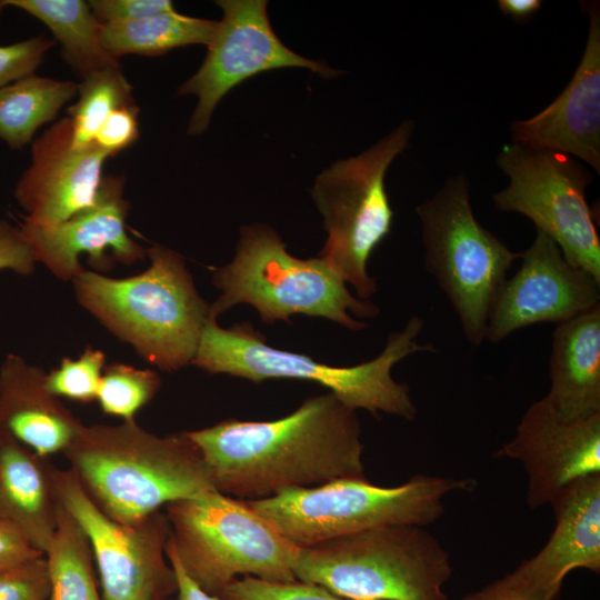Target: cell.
I'll return each instance as SVG.
<instances>
[{
	"label": "cell",
	"mask_w": 600,
	"mask_h": 600,
	"mask_svg": "<svg viewBox=\"0 0 600 600\" xmlns=\"http://www.w3.org/2000/svg\"><path fill=\"white\" fill-rule=\"evenodd\" d=\"M357 410L332 392L272 421L228 419L187 431L216 489L241 500L347 478H367Z\"/></svg>",
	"instance_id": "1"
},
{
	"label": "cell",
	"mask_w": 600,
	"mask_h": 600,
	"mask_svg": "<svg viewBox=\"0 0 600 600\" xmlns=\"http://www.w3.org/2000/svg\"><path fill=\"white\" fill-rule=\"evenodd\" d=\"M62 454L91 501L119 523L139 522L170 502L217 490L187 431L158 436L136 420L83 424Z\"/></svg>",
	"instance_id": "2"
},
{
	"label": "cell",
	"mask_w": 600,
	"mask_h": 600,
	"mask_svg": "<svg viewBox=\"0 0 600 600\" xmlns=\"http://www.w3.org/2000/svg\"><path fill=\"white\" fill-rule=\"evenodd\" d=\"M149 267L111 278L83 270L71 282L78 303L150 364L178 371L196 357L210 306L199 296L183 257L153 244Z\"/></svg>",
	"instance_id": "3"
},
{
	"label": "cell",
	"mask_w": 600,
	"mask_h": 600,
	"mask_svg": "<svg viewBox=\"0 0 600 600\" xmlns=\"http://www.w3.org/2000/svg\"><path fill=\"white\" fill-rule=\"evenodd\" d=\"M420 317H411L404 328L391 332L384 349L372 360L351 367H334L312 358L271 347L250 322L221 328L209 316L192 364L209 373H226L252 382L291 379L319 383L353 410L363 409L407 420L417 417L410 389L397 382L391 370L416 352H434L431 343L417 341L423 329Z\"/></svg>",
	"instance_id": "4"
},
{
	"label": "cell",
	"mask_w": 600,
	"mask_h": 600,
	"mask_svg": "<svg viewBox=\"0 0 600 600\" xmlns=\"http://www.w3.org/2000/svg\"><path fill=\"white\" fill-rule=\"evenodd\" d=\"M212 283L222 291L210 304L209 316L248 303L264 323H291L293 314L324 318L350 330L367 323L352 318H374L380 309L353 297L343 279L321 258L290 254L277 231L254 223L240 229L233 260L213 270Z\"/></svg>",
	"instance_id": "5"
},
{
	"label": "cell",
	"mask_w": 600,
	"mask_h": 600,
	"mask_svg": "<svg viewBox=\"0 0 600 600\" xmlns=\"http://www.w3.org/2000/svg\"><path fill=\"white\" fill-rule=\"evenodd\" d=\"M293 572L349 600H449L453 567L424 527L398 524L298 547Z\"/></svg>",
	"instance_id": "6"
},
{
	"label": "cell",
	"mask_w": 600,
	"mask_h": 600,
	"mask_svg": "<svg viewBox=\"0 0 600 600\" xmlns=\"http://www.w3.org/2000/svg\"><path fill=\"white\" fill-rule=\"evenodd\" d=\"M472 480L414 474L394 487L367 478H347L246 500L296 547L387 526L427 527L446 511L452 492L472 489Z\"/></svg>",
	"instance_id": "7"
},
{
	"label": "cell",
	"mask_w": 600,
	"mask_h": 600,
	"mask_svg": "<svg viewBox=\"0 0 600 600\" xmlns=\"http://www.w3.org/2000/svg\"><path fill=\"white\" fill-rule=\"evenodd\" d=\"M184 573L218 597L239 577L292 582L298 547L246 500L211 490L164 507Z\"/></svg>",
	"instance_id": "8"
},
{
	"label": "cell",
	"mask_w": 600,
	"mask_h": 600,
	"mask_svg": "<svg viewBox=\"0 0 600 600\" xmlns=\"http://www.w3.org/2000/svg\"><path fill=\"white\" fill-rule=\"evenodd\" d=\"M422 226L426 270L456 311L468 341L486 339L488 317L520 252L476 219L463 173L450 178L416 209Z\"/></svg>",
	"instance_id": "9"
},
{
	"label": "cell",
	"mask_w": 600,
	"mask_h": 600,
	"mask_svg": "<svg viewBox=\"0 0 600 600\" xmlns=\"http://www.w3.org/2000/svg\"><path fill=\"white\" fill-rule=\"evenodd\" d=\"M412 132L413 122L404 121L362 153L332 163L317 177L311 191L328 233L319 257L354 288L361 300L377 291L367 263L390 233L393 220L384 177L408 147Z\"/></svg>",
	"instance_id": "10"
},
{
	"label": "cell",
	"mask_w": 600,
	"mask_h": 600,
	"mask_svg": "<svg viewBox=\"0 0 600 600\" xmlns=\"http://www.w3.org/2000/svg\"><path fill=\"white\" fill-rule=\"evenodd\" d=\"M497 164L509 186L492 196L496 208L529 218L567 261L600 281V240L586 199L591 176L566 153L504 144Z\"/></svg>",
	"instance_id": "11"
},
{
	"label": "cell",
	"mask_w": 600,
	"mask_h": 600,
	"mask_svg": "<svg viewBox=\"0 0 600 600\" xmlns=\"http://www.w3.org/2000/svg\"><path fill=\"white\" fill-rule=\"evenodd\" d=\"M58 501L86 533L103 600H170L178 581L167 553L171 528L164 511L124 524L91 501L70 469L53 470Z\"/></svg>",
	"instance_id": "12"
},
{
	"label": "cell",
	"mask_w": 600,
	"mask_h": 600,
	"mask_svg": "<svg viewBox=\"0 0 600 600\" xmlns=\"http://www.w3.org/2000/svg\"><path fill=\"white\" fill-rule=\"evenodd\" d=\"M264 0H220L223 17L199 70L180 86L179 94H194L198 104L189 134H201L214 108L233 87L260 72L280 68H306L323 78L337 77L320 61L307 59L286 47L270 26Z\"/></svg>",
	"instance_id": "13"
},
{
	"label": "cell",
	"mask_w": 600,
	"mask_h": 600,
	"mask_svg": "<svg viewBox=\"0 0 600 600\" xmlns=\"http://www.w3.org/2000/svg\"><path fill=\"white\" fill-rule=\"evenodd\" d=\"M518 271L506 279L491 307L486 339L497 343L540 322H564L600 306V281L570 264L559 246L537 231L521 253Z\"/></svg>",
	"instance_id": "14"
},
{
	"label": "cell",
	"mask_w": 600,
	"mask_h": 600,
	"mask_svg": "<svg viewBox=\"0 0 600 600\" xmlns=\"http://www.w3.org/2000/svg\"><path fill=\"white\" fill-rule=\"evenodd\" d=\"M492 456L521 463L529 508L544 507L568 484L600 473V414L566 421L543 397L526 410L513 438Z\"/></svg>",
	"instance_id": "15"
},
{
	"label": "cell",
	"mask_w": 600,
	"mask_h": 600,
	"mask_svg": "<svg viewBox=\"0 0 600 600\" xmlns=\"http://www.w3.org/2000/svg\"><path fill=\"white\" fill-rule=\"evenodd\" d=\"M124 180L104 176L94 204L53 226L23 221L19 228L37 262L57 278L71 282L84 270L80 256L98 271L119 262L131 266L147 257L146 249L127 232L129 202L123 198Z\"/></svg>",
	"instance_id": "16"
},
{
	"label": "cell",
	"mask_w": 600,
	"mask_h": 600,
	"mask_svg": "<svg viewBox=\"0 0 600 600\" xmlns=\"http://www.w3.org/2000/svg\"><path fill=\"white\" fill-rule=\"evenodd\" d=\"M107 158L93 143L73 147L70 118L54 122L32 141L31 163L14 189L23 221L53 226L94 204Z\"/></svg>",
	"instance_id": "17"
},
{
	"label": "cell",
	"mask_w": 600,
	"mask_h": 600,
	"mask_svg": "<svg viewBox=\"0 0 600 600\" xmlns=\"http://www.w3.org/2000/svg\"><path fill=\"white\" fill-rule=\"evenodd\" d=\"M549 506L556 522L549 539L504 576L532 600H557L572 570L600 572V473L568 484Z\"/></svg>",
	"instance_id": "18"
},
{
	"label": "cell",
	"mask_w": 600,
	"mask_h": 600,
	"mask_svg": "<svg viewBox=\"0 0 600 600\" xmlns=\"http://www.w3.org/2000/svg\"><path fill=\"white\" fill-rule=\"evenodd\" d=\"M582 59L568 86L546 109L510 126L514 143L574 156L600 172V12L589 6Z\"/></svg>",
	"instance_id": "19"
},
{
	"label": "cell",
	"mask_w": 600,
	"mask_h": 600,
	"mask_svg": "<svg viewBox=\"0 0 600 600\" xmlns=\"http://www.w3.org/2000/svg\"><path fill=\"white\" fill-rule=\"evenodd\" d=\"M47 372L9 353L0 366V431L49 458L63 453L83 423L52 394Z\"/></svg>",
	"instance_id": "20"
},
{
	"label": "cell",
	"mask_w": 600,
	"mask_h": 600,
	"mask_svg": "<svg viewBox=\"0 0 600 600\" xmlns=\"http://www.w3.org/2000/svg\"><path fill=\"white\" fill-rule=\"evenodd\" d=\"M549 374L544 398L561 419L600 414V306L557 324Z\"/></svg>",
	"instance_id": "21"
},
{
	"label": "cell",
	"mask_w": 600,
	"mask_h": 600,
	"mask_svg": "<svg viewBox=\"0 0 600 600\" xmlns=\"http://www.w3.org/2000/svg\"><path fill=\"white\" fill-rule=\"evenodd\" d=\"M54 466L0 431V519L22 530L43 554L57 528Z\"/></svg>",
	"instance_id": "22"
},
{
	"label": "cell",
	"mask_w": 600,
	"mask_h": 600,
	"mask_svg": "<svg viewBox=\"0 0 600 600\" xmlns=\"http://www.w3.org/2000/svg\"><path fill=\"white\" fill-rule=\"evenodd\" d=\"M13 7L33 16L53 33L61 44L63 60L83 79L121 68L119 59L102 46V23L82 0H3L0 11Z\"/></svg>",
	"instance_id": "23"
},
{
	"label": "cell",
	"mask_w": 600,
	"mask_h": 600,
	"mask_svg": "<svg viewBox=\"0 0 600 600\" xmlns=\"http://www.w3.org/2000/svg\"><path fill=\"white\" fill-rule=\"evenodd\" d=\"M78 94V83L31 73L0 88V140L24 148Z\"/></svg>",
	"instance_id": "24"
},
{
	"label": "cell",
	"mask_w": 600,
	"mask_h": 600,
	"mask_svg": "<svg viewBox=\"0 0 600 600\" xmlns=\"http://www.w3.org/2000/svg\"><path fill=\"white\" fill-rule=\"evenodd\" d=\"M217 27L218 21L173 10L134 21L102 24L101 42L117 59L129 53L153 57L183 46H208Z\"/></svg>",
	"instance_id": "25"
},
{
	"label": "cell",
	"mask_w": 600,
	"mask_h": 600,
	"mask_svg": "<svg viewBox=\"0 0 600 600\" xmlns=\"http://www.w3.org/2000/svg\"><path fill=\"white\" fill-rule=\"evenodd\" d=\"M44 557L50 583L48 600H103L89 540L60 502L57 528Z\"/></svg>",
	"instance_id": "26"
},
{
	"label": "cell",
	"mask_w": 600,
	"mask_h": 600,
	"mask_svg": "<svg viewBox=\"0 0 600 600\" xmlns=\"http://www.w3.org/2000/svg\"><path fill=\"white\" fill-rule=\"evenodd\" d=\"M78 100L68 109L72 144L84 149L93 143L99 128L117 108L134 102L132 87L121 68L93 73L78 83Z\"/></svg>",
	"instance_id": "27"
},
{
	"label": "cell",
	"mask_w": 600,
	"mask_h": 600,
	"mask_svg": "<svg viewBox=\"0 0 600 600\" xmlns=\"http://www.w3.org/2000/svg\"><path fill=\"white\" fill-rule=\"evenodd\" d=\"M160 387L161 379L151 369L112 363L103 370L96 401L103 413L130 421L156 397Z\"/></svg>",
	"instance_id": "28"
},
{
	"label": "cell",
	"mask_w": 600,
	"mask_h": 600,
	"mask_svg": "<svg viewBox=\"0 0 600 600\" xmlns=\"http://www.w3.org/2000/svg\"><path fill=\"white\" fill-rule=\"evenodd\" d=\"M106 354L99 349L87 347L77 358L66 357L59 367L47 372L48 390L58 398L88 403L97 400Z\"/></svg>",
	"instance_id": "29"
},
{
	"label": "cell",
	"mask_w": 600,
	"mask_h": 600,
	"mask_svg": "<svg viewBox=\"0 0 600 600\" xmlns=\"http://www.w3.org/2000/svg\"><path fill=\"white\" fill-rule=\"evenodd\" d=\"M218 600H349L316 584L299 580L269 582L242 577L231 582Z\"/></svg>",
	"instance_id": "30"
},
{
	"label": "cell",
	"mask_w": 600,
	"mask_h": 600,
	"mask_svg": "<svg viewBox=\"0 0 600 600\" xmlns=\"http://www.w3.org/2000/svg\"><path fill=\"white\" fill-rule=\"evenodd\" d=\"M50 591L44 556L0 570V600H48Z\"/></svg>",
	"instance_id": "31"
},
{
	"label": "cell",
	"mask_w": 600,
	"mask_h": 600,
	"mask_svg": "<svg viewBox=\"0 0 600 600\" xmlns=\"http://www.w3.org/2000/svg\"><path fill=\"white\" fill-rule=\"evenodd\" d=\"M54 40L44 36L0 46V88L34 73Z\"/></svg>",
	"instance_id": "32"
},
{
	"label": "cell",
	"mask_w": 600,
	"mask_h": 600,
	"mask_svg": "<svg viewBox=\"0 0 600 600\" xmlns=\"http://www.w3.org/2000/svg\"><path fill=\"white\" fill-rule=\"evenodd\" d=\"M139 107L136 102L113 110L94 136L93 144L108 157H114L139 138Z\"/></svg>",
	"instance_id": "33"
},
{
	"label": "cell",
	"mask_w": 600,
	"mask_h": 600,
	"mask_svg": "<svg viewBox=\"0 0 600 600\" xmlns=\"http://www.w3.org/2000/svg\"><path fill=\"white\" fill-rule=\"evenodd\" d=\"M89 6L102 24L134 21L174 10L169 0H92Z\"/></svg>",
	"instance_id": "34"
},
{
	"label": "cell",
	"mask_w": 600,
	"mask_h": 600,
	"mask_svg": "<svg viewBox=\"0 0 600 600\" xmlns=\"http://www.w3.org/2000/svg\"><path fill=\"white\" fill-rule=\"evenodd\" d=\"M37 260L19 227L0 219V271L21 276L33 273Z\"/></svg>",
	"instance_id": "35"
},
{
	"label": "cell",
	"mask_w": 600,
	"mask_h": 600,
	"mask_svg": "<svg viewBox=\"0 0 600 600\" xmlns=\"http://www.w3.org/2000/svg\"><path fill=\"white\" fill-rule=\"evenodd\" d=\"M44 556L16 524L0 519V570L13 568Z\"/></svg>",
	"instance_id": "36"
},
{
	"label": "cell",
	"mask_w": 600,
	"mask_h": 600,
	"mask_svg": "<svg viewBox=\"0 0 600 600\" xmlns=\"http://www.w3.org/2000/svg\"><path fill=\"white\" fill-rule=\"evenodd\" d=\"M461 600H532L516 587H513L503 576L500 579L484 586L483 588L467 593Z\"/></svg>",
	"instance_id": "37"
},
{
	"label": "cell",
	"mask_w": 600,
	"mask_h": 600,
	"mask_svg": "<svg viewBox=\"0 0 600 600\" xmlns=\"http://www.w3.org/2000/svg\"><path fill=\"white\" fill-rule=\"evenodd\" d=\"M166 553L177 576L178 592L176 596V600H218L217 597L206 593L193 581L189 579V577L181 568L169 541L167 544Z\"/></svg>",
	"instance_id": "38"
},
{
	"label": "cell",
	"mask_w": 600,
	"mask_h": 600,
	"mask_svg": "<svg viewBox=\"0 0 600 600\" xmlns=\"http://www.w3.org/2000/svg\"><path fill=\"white\" fill-rule=\"evenodd\" d=\"M542 2L540 0H499L498 7L503 14L522 22L537 12Z\"/></svg>",
	"instance_id": "39"
},
{
	"label": "cell",
	"mask_w": 600,
	"mask_h": 600,
	"mask_svg": "<svg viewBox=\"0 0 600 600\" xmlns=\"http://www.w3.org/2000/svg\"><path fill=\"white\" fill-rule=\"evenodd\" d=\"M170 600H176V598H173V599H170Z\"/></svg>",
	"instance_id": "40"
}]
</instances>
